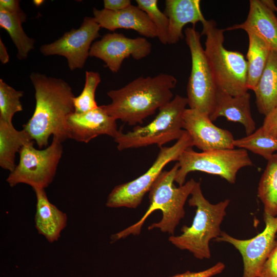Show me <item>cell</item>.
<instances>
[{
	"mask_svg": "<svg viewBox=\"0 0 277 277\" xmlns=\"http://www.w3.org/2000/svg\"><path fill=\"white\" fill-rule=\"evenodd\" d=\"M30 78L35 90V107L23 129L39 148L46 147L50 136L62 143L70 138L68 116L75 111L72 89L64 80L32 72Z\"/></svg>",
	"mask_w": 277,
	"mask_h": 277,
	"instance_id": "1",
	"label": "cell"
},
{
	"mask_svg": "<svg viewBox=\"0 0 277 277\" xmlns=\"http://www.w3.org/2000/svg\"><path fill=\"white\" fill-rule=\"evenodd\" d=\"M176 83L174 76L166 73L140 76L120 89L108 91L111 103L101 106L115 120L129 125L141 124L172 100V90Z\"/></svg>",
	"mask_w": 277,
	"mask_h": 277,
	"instance_id": "2",
	"label": "cell"
},
{
	"mask_svg": "<svg viewBox=\"0 0 277 277\" xmlns=\"http://www.w3.org/2000/svg\"><path fill=\"white\" fill-rule=\"evenodd\" d=\"M179 168L177 162L170 170L161 173L149 191L150 204L146 213L134 224L113 234L111 237L112 242L131 234H139L146 219L156 210L162 211V219L150 225L148 230L157 228L163 232L174 235L176 227L185 216V203L196 182L191 179L179 187L174 186L173 182Z\"/></svg>",
	"mask_w": 277,
	"mask_h": 277,
	"instance_id": "3",
	"label": "cell"
},
{
	"mask_svg": "<svg viewBox=\"0 0 277 277\" xmlns=\"http://www.w3.org/2000/svg\"><path fill=\"white\" fill-rule=\"evenodd\" d=\"M188 200L190 206L196 208L190 226H183L179 235H170L169 241L177 248L187 250L197 259L211 258L210 242L218 238L221 225L226 215L230 200L211 204L204 196L200 182H196Z\"/></svg>",
	"mask_w": 277,
	"mask_h": 277,
	"instance_id": "4",
	"label": "cell"
},
{
	"mask_svg": "<svg viewBox=\"0 0 277 277\" xmlns=\"http://www.w3.org/2000/svg\"><path fill=\"white\" fill-rule=\"evenodd\" d=\"M201 35L206 36L204 52L217 90L232 96L247 92V63L239 51L224 47V29L213 19L202 22Z\"/></svg>",
	"mask_w": 277,
	"mask_h": 277,
	"instance_id": "5",
	"label": "cell"
},
{
	"mask_svg": "<svg viewBox=\"0 0 277 277\" xmlns=\"http://www.w3.org/2000/svg\"><path fill=\"white\" fill-rule=\"evenodd\" d=\"M188 105L186 97L180 95L160 108L155 118L144 126H136L126 133L120 129L114 141L122 151L129 148L156 144L160 147L174 140H179L185 132L183 115Z\"/></svg>",
	"mask_w": 277,
	"mask_h": 277,
	"instance_id": "6",
	"label": "cell"
},
{
	"mask_svg": "<svg viewBox=\"0 0 277 277\" xmlns=\"http://www.w3.org/2000/svg\"><path fill=\"white\" fill-rule=\"evenodd\" d=\"M192 147L185 149L177 161L179 168L174 181L179 186L185 183L189 172L195 171L218 175L233 184L240 169L253 165L245 149H214L197 152Z\"/></svg>",
	"mask_w": 277,
	"mask_h": 277,
	"instance_id": "7",
	"label": "cell"
},
{
	"mask_svg": "<svg viewBox=\"0 0 277 277\" xmlns=\"http://www.w3.org/2000/svg\"><path fill=\"white\" fill-rule=\"evenodd\" d=\"M34 142L20 150L19 163L6 180L10 186L24 183L45 189L52 183L63 152L62 142L53 137L50 145L42 150L34 148Z\"/></svg>",
	"mask_w": 277,
	"mask_h": 277,
	"instance_id": "8",
	"label": "cell"
},
{
	"mask_svg": "<svg viewBox=\"0 0 277 277\" xmlns=\"http://www.w3.org/2000/svg\"><path fill=\"white\" fill-rule=\"evenodd\" d=\"M193 146L191 138L185 131L172 146L160 147L155 161L145 173L134 180L118 185L112 189L108 195L106 206L109 208H137L164 167L171 161H177L185 149Z\"/></svg>",
	"mask_w": 277,
	"mask_h": 277,
	"instance_id": "9",
	"label": "cell"
},
{
	"mask_svg": "<svg viewBox=\"0 0 277 277\" xmlns=\"http://www.w3.org/2000/svg\"><path fill=\"white\" fill-rule=\"evenodd\" d=\"M184 32L191 58L187 86L188 105L209 116L215 106L216 85L201 42V34L193 27L186 28Z\"/></svg>",
	"mask_w": 277,
	"mask_h": 277,
	"instance_id": "10",
	"label": "cell"
},
{
	"mask_svg": "<svg viewBox=\"0 0 277 277\" xmlns=\"http://www.w3.org/2000/svg\"><path fill=\"white\" fill-rule=\"evenodd\" d=\"M100 28L93 17H85L78 29H72L54 42L43 45L40 52L45 56H64L71 71L82 69L89 56L93 41L100 36Z\"/></svg>",
	"mask_w": 277,
	"mask_h": 277,
	"instance_id": "11",
	"label": "cell"
},
{
	"mask_svg": "<svg viewBox=\"0 0 277 277\" xmlns=\"http://www.w3.org/2000/svg\"><path fill=\"white\" fill-rule=\"evenodd\" d=\"M264 230L255 236L246 240L233 237L222 231L214 240L232 245L240 253L243 262L242 277H258L259 271L274 248L277 233V216L264 213Z\"/></svg>",
	"mask_w": 277,
	"mask_h": 277,
	"instance_id": "12",
	"label": "cell"
},
{
	"mask_svg": "<svg viewBox=\"0 0 277 277\" xmlns=\"http://www.w3.org/2000/svg\"><path fill=\"white\" fill-rule=\"evenodd\" d=\"M152 45L145 37L129 38L122 33H107L94 42L89 56L102 60L113 73L117 72L124 60L132 56L140 60L151 52Z\"/></svg>",
	"mask_w": 277,
	"mask_h": 277,
	"instance_id": "13",
	"label": "cell"
},
{
	"mask_svg": "<svg viewBox=\"0 0 277 277\" xmlns=\"http://www.w3.org/2000/svg\"><path fill=\"white\" fill-rule=\"evenodd\" d=\"M183 129L190 135L193 146L202 151L234 149V138L226 129L215 126L209 116L190 108L183 115Z\"/></svg>",
	"mask_w": 277,
	"mask_h": 277,
	"instance_id": "14",
	"label": "cell"
},
{
	"mask_svg": "<svg viewBox=\"0 0 277 277\" xmlns=\"http://www.w3.org/2000/svg\"><path fill=\"white\" fill-rule=\"evenodd\" d=\"M116 121L101 107L82 113L74 112L67 118L70 138L87 143L101 135L115 138L119 133Z\"/></svg>",
	"mask_w": 277,
	"mask_h": 277,
	"instance_id": "15",
	"label": "cell"
},
{
	"mask_svg": "<svg viewBox=\"0 0 277 277\" xmlns=\"http://www.w3.org/2000/svg\"><path fill=\"white\" fill-rule=\"evenodd\" d=\"M93 14L101 28L111 31L117 29H131L146 37H157L155 27L148 15L137 6L131 5L119 11L93 8Z\"/></svg>",
	"mask_w": 277,
	"mask_h": 277,
	"instance_id": "16",
	"label": "cell"
},
{
	"mask_svg": "<svg viewBox=\"0 0 277 277\" xmlns=\"http://www.w3.org/2000/svg\"><path fill=\"white\" fill-rule=\"evenodd\" d=\"M222 116L228 121L242 124L246 135L256 130L251 111L250 95L248 92L232 96L217 90L215 106L209 118L213 122Z\"/></svg>",
	"mask_w": 277,
	"mask_h": 277,
	"instance_id": "17",
	"label": "cell"
},
{
	"mask_svg": "<svg viewBox=\"0 0 277 277\" xmlns=\"http://www.w3.org/2000/svg\"><path fill=\"white\" fill-rule=\"evenodd\" d=\"M200 0H166L164 13L169 19L168 44H176L183 37V29L191 23L194 27L205 18L200 7Z\"/></svg>",
	"mask_w": 277,
	"mask_h": 277,
	"instance_id": "18",
	"label": "cell"
},
{
	"mask_svg": "<svg viewBox=\"0 0 277 277\" xmlns=\"http://www.w3.org/2000/svg\"><path fill=\"white\" fill-rule=\"evenodd\" d=\"M245 29L254 31L268 43L272 50L277 51V17L262 0H250L245 21L228 27L225 30Z\"/></svg>",
	"mask_w": 277,
	"mask_h": 277,
	"instance_id": "19",
	"label": "cell"
},
{
	"mask_svg": "<svg viewBox=\"0 0 277 277\" xmlns=\"http://www.w3.org/2000/svg\"><path fill=\"white\" fill-rule=\"evenodd\" d=\"M33 189L36 197L35 228L49 242L57 241L66 226L67 215L50 202L45 189Z\"/></svg>",
	"mask_w": 277,
	"mask_h": 277,
	"instance_id": "20",
	"label": "cell"
},
{
	"mask_svg": "<svg viewBox=\"0 0 277 277\" xmlns=\"http://www.w3.org/2000/svg\"><path fill=\"white\" fill-rule=\"evenodd\" d=\"M259 112L267 115L277 106V51H271L263 73L253 90Z\"/></svg>",
	"mask_w": 277,
	"mask_h": 277,
	"instance_id": "21",
	"label": "cell"
},
{
	"mask_svg": "<svg viewBox=\"0 0 277 277\" xmlns=\"http://www.w3.org/2000/svg\"><path fill=\"white\" fill-rule=\"evenodd\" d=\"M32 142L34 141L25 130H17L12 123L0 120V166L12 172L16 166V153Z\"/></svg>",
	"mask_w": 277,
	"mask_h": 277,
	"instance_id": "22",
	"label": "cell"
},
{
	"mask_svg": "<svg viewBox=\"0 0 277 277\" xmlns=\"http://www.w3.org/2000/svg\"><path fill=\"white\" fill-rule=\"evenodd\" d=\"M245 30L248 36L249 45L246 55L247 86L253 90L265 68L271 49L268 43L250 29Z\"/></svg>",
	"mask_w": 277,
	"mask_h": 277,
	"instance_id": "23",
	"label": "cell"
},
{
	"mask_svg": "<svg viewBox=\"0 0 277 277\" xmlns=\"http://www.w3.org/2000/svg\"><path fill=\"white\" fill-rule=\"evenodd\" d=\"M26 18L27 16L0 8V27L8 33L17 49V57L20 60L27 58L29 52L34 48L35 40L26 34L22 27Z\"/></svg>",
	"mask_w": 277,
	"mask_h": 277,
	"instance_id": "24",
	"label": "cell"
},
{
	"mask_svg": "<svg viewBox=\"0 0 277 277\" xmlns=\"http://www.w3.org/2000/svg\"><path fill=\"white\" fill-rule=\"evenodd\" d=\"M258 197L264 206V213L277 216V154L267 161L258 187Z\"/></svg>",
	"mask_w": 277,
	"mask_h": 277,
	"instance_id": "25",
	"label": "cell"
},
{
	"mask_svg": "<svg viewBox=\"0 0 277 277\" xmlns=\"http://www.w3.org/2000/svg\"><path fill=\"white\" fill-rule=\"evenodd\" d=\"M234 147L248 150L269 160L277 151V138L266 134L262 127L245 137L234 139Z\"/></svg>",
	"mask_w": 277,
	"mask_h": 277,
	"instance_id": "26",
	"label": "cell"
},
{
	"mask_svg": "<svg viewBox=\"0 0 277 277\" xmlns=\"http://www.w3.org/2000/svg\"><path fill=\"white\" fill-rule=\"evenodd\" d=\"M23 94L0 79V120L12 123L13 115L23 110L20 101Z\"/></svg>",
	"mask_w": 277,
	"mask_h": 277,
	"instance_id": "27",
	"label": "cell"
},
{
	"mask_svg": "<svg viewBox=\"0 0 277 277\" xmlns=\"http://www.w3.org/2000/svg\"><path fill=\"white\" fill-rule=\"evenodd\" d=\"M101 81V75L97 72L86 71L84 88L81 93L73 99L74 112H85L98 107L95 100V93Z\"/></svg>",
	"mask_w": 277,
	"mask_h": 277,
	"instance_id": "28",
	"label": "cell"
},
{
	"mask_svg": "<svg viewBox=\"0 0 277 277\" xmlns=\"http://www.w3.org/2000/svg\"><path fill=\"white\" fill-rule=\"evenodd\" d=\"M137 6L149 16L156 28L157 37L163 45L168 44L169 19L159 8L157 0H136Z\"/></svg>",
	"mask_w": 277,
	"mask_h": 277,
	"instance_id": "29",
	"label": "cell"
},
{
	"mask_svg": "<svg viewBox=\"0 0 277 277\" xmlns=\"http://www.w3.org/2000/svg\"><path fill=\"white\" fill-rule=\"evenodd\" d=\"M258 277H277V240L272 250L262 265Z\"/></svg>",
	"mask_w": 277,
	"mask_h": 277,
	"instance_id": "30",
	"label": "cell"
},
{
	"mask_svg": "<svg viewBox=\"0 0 277 277\" xmlns=\"http://www.w3.org/2000/svg\"><path fill=\"white\" fill-rule=\"evenodd\" d=\"M225 268V264L221 262H217L207 269L191 272L187 271L184 273L177 274L170 277H213L222 273Z\"/></svg>",
	"mask_w": 277,
	"mask_h": 277,
	"instance_id": "31",
	"label": "cell"
},
{
	"mask_svg": "<svg viewBox=\"0 0 277 277\" xmlns=\"http://www.w3.org/2000/svg\"><path fill=\"white\" fill-rule=\"evenodd\" d=\"M261 127L266 134L277 138V106L265 116Z\"/></svg>",
	"mask_w": 277,
	"mask_h": 277,
	"instance_id": "32",
	"label": "cell"
},
{
	"mask_svg": "<svg viewBox=\"0 0 277 277\" xmlns=\"http://www.w3.org/2000/svg\"><path fill=\"white\" fill-rule=\"evenodd\" d=\"M105 9L110 11H119L131 5L130 0H104L103 1Z\"/></svg>",
	"mask_w": 277,
	"mask_h": 277,
	"instance_id": "33",
	"label": "cell"
},
{
	"mask_svg": "<svg viewBox=\"0 0 277 277\" xmlns=\"http://www.w3.org/2000/svg\"><path fill=\"white\" fill-rule=\"evenodd\" d=\"M0 8L10 12L17 13L22 16H26L19 6V1L17 0H1Z\"/></svg>",
	"mask_w": 277,
	"mask_h": 277,
	"instance_id": "34",
	"label": "cell"
},
{
	"mask_svg": "<svg viewBox=\"0 0 277 277\" xmlns=\"http://www.w3.org/2000/svg\"><path fill=\"white\" fill-rule=\"evenodd\" d=\"M0 61L2 64L7 63L9 61V54L7 48L4 44L2 39H0Z\"/></svg>",
	"mask_w": 277,
	"mask_h": 277,
	"instance_id": "35",
	"label": "cell"
},
{
	"mask_svg": "<svg viewBox=\"0 0 277 277\" xmlns=\"http://www.w3.org/2000/svg\"><path fill=\"white\" fill-rule=\"evenodd\" d=\"M44 1L42 0H34L33 1L34 4L36 6H39L42 4H43Z\"/></svg>",
	"mask_w": 277,
	"mask_h": 277,
	"instance_id": "36",
	"label": "cell"
},
{
	"mask_svg": "<svg viewBox=\"0 0 277 277\" xmlns=\"http://www.w3.org/2000/svg\"><path fill=\"white\" fill-rule=\"evenodd\" d=\"M275 12H277V7L275 8Z\"/></svg>",
	"mask_w": 277,
	"mask_h": 277,
	"instance_id": "37",
	"label": "cell"
}]
</instances>
